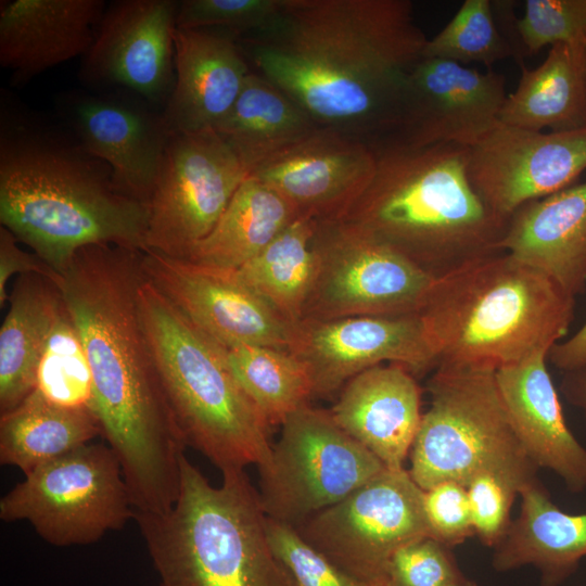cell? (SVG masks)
I'll return each instance as SVG.
<instances>
[{
	"label": "cell",
	"instance_id": "83f0119b",
	"mask_svg": "<svg viewBox=\"0 0 586 586\" xmlns=\"http://www.w3.org/2000/svg\"><path fill=\"white\" fill-rule=\"evenodd\" d=\"M8 303L0 328V415L35 390L40 356L63 296L49 279L27 273L16 277Z\"/></svg>",
	"mask_w": 586,
	"mask_h": 586
},
{
	"label": "cell",
	"instance_id": "4fadbf2b",
	"mask_svg": "<svg viewBox=\"0 0 586 586\" xmlns=\"http://www.w3.org/2000/svg\"><path fill=\"white\" fill-rule=\"evenodd\" d=\"M247 176L215 129L170 135L148 202L146 250L183 258L211 232Z\"/></svg>",
	"mask_w": 586,
	"mask_h": 586
},
{
	"label": "cell",
	"instance_id": "9c48e42d",
	"mask_svg": "<svg viewBox=\"0 0 586 586\" xmlns=\"http://www.w3.org/2000/svg\"><path fill=\"white\" fill-rule=\"evenodd\" d=\"M133 517L119 460L104 444H85L36 468L0 499L2 521H27L58 547L95 543Z\"/></svg>",
	"mask_w": 586,
	"mask_h": 586
},
{
	"label": "cell",
	"instance_id": "2e32d148",
	"mask_svg": "<svg viewBox=\"0 0 586 586\" xmlns=\"http://www.w3.org/2000/svg\"><path fill=\"white\" fill-rule=\"evenodd\" d=\"M585 169L586 127L544 132L498 123L468 148L474 189L506 219L523 205L571 187Z\"/></svg>",
	"mask_w": 586,
	"mask_h": 586
},
{
	"label": "cell",
	"instance_id": "4dcf8cb0",
	"mask_svg": "<svg viewBox=\"0 0 586 586\" xmlns=\"http://www.w3.org/2000/svg\"><path fill=\"white\" fill-rule=\"evenodd\" d=\"M98 435L100 425L91 411L54 405L33 391L0 415V462L27 475Z\"/></svg>",
	"mask_w": 586,
	"mask_h": 586
},
{
	"label": "cell",
	"instance_id": "e0dca14e",
	"mask_svg": "<svg viewBox=\"0 0 586 586\" xmlns=\"http://www.w3.org/2000/svg\"><path fill=\"white\" fill-rule=\"evenodd\" d=\"M176 0L106 4L79 77L94 90L124 89L163 110L175 84Z\"/></svg>",
	"mask_w": 586,
	"mask_h": 586
},
{
	"label": "cell",
	"instance_id": "836d02e7",
	"mask_svg": "<svg viewBox=\"0 0 586 586\" xmlns=\"http://www.w3.org/2000/svg\"><path fill=\"white\" fill-rule=\"evenodd\" d=\"M34 391L54 405L92 412L91 370L64 300L43 346Z\"/></svg>",
	"mask_w": 586,
	"mask_h": 586
},
{
	"label": "cell",
	"instance_id": "ffe728a7",
	"mask_svg": "<svg viewBox=\"0 0 586 586\" xmlns=\"http://www.w3.org/2000/svg\"><path fill=\"white\" fill-rule=\"evenodd\" d=\"M507 94L500 73L422 58L408 78L402 125L392 133L418 145L470 148L499 123Z\"/></svg>",
	"mask_w": 586,
	"mask_h": 586
},
{
	"label": "cell",
	"instance_id": "5b68a950",
	"mask_svg": "<svg viewBox=\"0 0 586 586\" xmlns=\"http://www.w3.org/2000/svg\"><path fill=\"white\" fill-rule=\"evenodd\" d=\"M574 304L544 272L497 252L435 276L418 314L437 366L496 371L549 354L566 335Z\"/></svg>",
	"mask_w": 586,
	"mask_h": 586
},
{
	"label": "cell",
	"instance_id": "484cf974",
	"mask_svg": "<svg viewBox=\"0 0 586 586\" xmlns=\"http://www.w3.org/2000/svg\"><path fill=\"white\" fill-rule=\"evenodd\" d=\"M519 495L520 513L494 548L493 566L506 572L532 565L539 570L543 586H559L586 558V512L561 510L537 481Z\"/></svg>",
	"mask_w": 586,
	"mask_h": 586
},
{
	"label": "cell",
	"instance_id": "f1b7e54d",
	"mask_svg": "<svg viewBox=\"0 0 586 586\" xmlns=\"http://www.w3.org/2000/svg\"><path fill=\"white\" fill-rule=\"evenodd\" d=\"M319 127L286 93L251 69L233 106L215 130L250 175Z\"/></svg>",
	"mask_w": 586,
	"mask_h": 586
},
{
	"label": "cell",
	"instance_id": "9a60e30c",
	"mask_svg": "<svg viewBox=\"0 0 586 586\" xmlns=\"http://www.w3.org/2000/svg\"><path fill=\"white\" fill-rule=\"evenodd\" d=\"M58 115L118 189L148 205L170 137L162 110L124 89L73 90L58 99Z\"/></svg>",
	"mask_w": 586,
	"mask_h": 586
},
{
	"label": "cell",
	"instance_id": "8992f818",
	"mask_svg": "<svg viewBox=\"0 0 586 586\" xmlns=\"http://www.w3.org/2000/svg\"><path fill=\"white\" fill-rule=\"evenodd\" d=\"M158 586H291L272 553L258 491L243 471L212 485L183 454L177 499L135 512Z\"/></svg>",
	"mask_w": 586,
	"mask_h": 586
},
{
	"label": "cell",
	"instance_id": "1f68e13d",
	"mask_svg": "<svg viewBox=\"0 0 586 586\" xmlns=\"http://www.w3.org/2000/svg\"><path fill=\"white\" fill-rule=\"evenodd\" d=\"M317 222L297 217L264 250L234 270L249 289L291 324L301 321L316 275Z\"/></svg>",
	"mask_w": 586,
	"mask_h": 586
},
{
	"label": "cell",
	"instance_id": "277c9868",
	"mask_svg": "<svg viewBox=\"0 0 586 586\" xmlns=\"http://www.w3.org/2000/svg\"><path fill=\"white\" fill-rule=\"evenodd\" d=\"M373 176L335 221L352 224L434 276L504 252L510 219L494 213L468 174V148L418 145L396 133L370 142Z\"/></svg>",
	"mask_w": 586,
	"mask_h": 586
},
{
	"label": "cell",
	"instance_id": "52a82bcc",
	"mask_svg": "<svg viewBox=\"0 0 586 586\" xmlns=\"http://www.w3.org/2000/svg\"><path fill=\"white\" fill-rule=\"evenodd\" d=\"M144 276V275H143ZM141 317L170 408L190 446L220 472L262 470L271 458L269 425L231 373L224 348L144 277Z\"/></svg>",
	"mask_w": 586,
	"mask_h": 586
},
{
	"label": "cell",
	"instance_id": "cb8c5ba5",
	"mask_svg": "<svg viewBox=\"0 0 586 586\" xmlns=\"http://www.w3.org/2000/svg\"><path fill=\"white\" fill-rule=\"evenodd\" d=\"M399 364L353 377L329 410L335 423L388 469H402L420 426L421 388Z\"/></svg>",
	"mask_w": 586,
	"mask_h": 586
},
{
	"label": "cell",
	"instance_id": "ee69618b",
	"mask_svg": "<svg viewBox=\"0 0 586 586\" xmlns=\"http://www.w3.org/2000/svg\"><path fill=\"white\" fill-rule=\"evenodd\" d=\"M561 388L565 398L586 417V369L564 373Z\"/></svg>",
	"mask_w": 586,
	"mask_h": 586
},
{
	"label": "cell",
	"instance_id": "8fae6325",
	"mask_svg": "<svg viewBox=\"0 0 586 586\" xmlns=\"http://www.w3.org/2000/svg\"><path fill=\"white\" fill-rule=\"evenodd\" d=\"M303 320L418 314L435 276L358 227L317 222Z\"/></svg>",
	"mask_w": 586,
	"mask_h": 586
},
{
	"label": "cell",
	"instance_id": "ac0fdd59",
	"mask_svg": "<svg viewBox=\"0 0 586 586\" xmlns=\"http://www.w3.org/2000/svg\"><path fill=\"white\" fill-rule=\"evenodd\" d=\"M289 351L307 367L314 397L333 394L384 361L403 365L412 374L437 366L419 314L303 320L293 326Z\"/></svg>",
	"mask_w": 586,
	"mask_h": 586
},
{
	"label": "cell",
	"instance_id": "ba28073f",
	"mask_svg": "<svg viewBox=\"0 0 586 586\" xmlns=\"http://www.w3.org/2000/svg\"><path fill=\"white\" fill-rule=\"evenodd\" d=\"M428 391L430 406L413 440L408 469L421 489L445 481L466 486L484 470L536 480L538 468L512 429L495 370L437 366Z\"/></svg>",
	"mask_w": 586,
	"mask_h": 586
},
{
	"label": "cell",
	"instance_id": "ab89813d",
	"mask_svg": "<svg viewBox=\"0 0 586 586\" xmlns=\"http://www.w3.org/2000/svg\"><path fill=\"white\" fill-rule=\"evenodd\" d=\"M461 576L448 547L431 536L397 549L385 571L391 586H449Z\"/></svg>",
	"mask_w": 586,
	"mask_h": 586
},
{
	"label": "cell",
	"instance_id": "44dd1931",
	"mask_svg": "<svg viewBox=\"0 0 586 586\" xmlns=\"http://www.w3.org/2000/svg\"><path fill=\"white\" fill-rule=\"evenodd\" d=\"M175 84L162 110L169 135L215 129L238 99L251 67L237 36L176 27Z\"/></svg>",
	"mask_w": 586,
	"mask_h": 586
},
{
	"label": "cell",
	"instance_id": "4316f807",
	"mask_svg": "<svg viewBox=\"0 0 586 586\" xmlns=\"http://www.w3.org/2000/svg\"><path fill=\"white\" fill-rule=\"evenodd\" d=\"M521 65L517 88L508 93L499 123L534 131L586 127V44L551 46L534 69Z\"/></svg>",
	"mask_w": 586,
	"mask_h": 586
},
{
	"label": "cell",
	"instance_id": "6da1fadb",
	"mask_svg": "<svg viewBox=\"0 0 586 586\" xmlns=\"http://www.w3.org/2000/svg\"><path fill=\"white\" fill-rule=\"evenodd\" d=\"M237 41L318 126L371 142L400 127L428 38L409 0H281L265 28Z\"/></svg>",
	"mask_w": 586,
	"mask_h": 586
},
{
	"label": "cell",
	"instance_id": "8d00e7d4",
	"mask_svg": "<svg viewBox=\"0 0 586 586\" xmlns=\"http://www.w3.org/2000/svg\"><path fill=\"white\" fill-rule=\"evenodd\" d=\"M266 533L291 586H365L313 547L296 527L266 517Z\"/></svg>",
	"mask_w": 586,
	"mask_h": 586
},
{
	"label": "cell",
	"instance_id": "7a4b0ae2",
	"mask_svg": "<svg viewBox=\"0 0 586 586\" xmlns=\"http://www.w3.org/2000/svg\"><path fill=\"white\" fill-rule=\"evenodd\" d=\"M141 253L84 247L58 286L91 370L92 413L119 460L135 512L162 513L177 499L187 445L141 317Z\"/></svg>",
	"mask_w": 586,
	"mask_h": 586
},
{
	"label": "cell",
	"instance_id": "603a6c76",
	"mask_svg": "<svg viewBox=\"0 0 586 586\" xmlns=\"http://www.w3.org/2000/svg\"><path fill=\"white\" fill-rule=\"evenodd\" d=\"M548 354L495 371L512 429L537 468L557 474L572 493L586 488V448L569 429L548 372Z\"/></svg>",
	"mask_w": 586,
	"mask_h": 586
},
{
	"label": "cell",
	"instance_id": "3957f363",
	"mask_svg": "<svg viewBox=\"0 0 586 586\" xmlns=\"http://www.w3.org/2000/svg\"><path fill=\"white\" fill-rule=\"evenodd\" d=\"M148 205L118 189L112 168L59 120L2 92L0 222L61 275L81 249L145 251Z\"/></svg>",
	"mask_w": 586,
	"mask_h": 586
},
{
	"label": "cell",
	"instance_id": "7402d4cb",
	"mask_svg": "<svg viewBox=\"0 0 586 586\" xmlns=\"http://www.w3.org/2000/svg\"><path fill=\"white\" fill-rule=\"evenodd\" d=\"M103 0H5L0 4V65L13 85L77 56L92 46Z\"/></svg>",
	"mask_w": 586,
	"mask_h": 586
},
{
	"label": "cell",
	"instance_id": "d6a6232c",
	"mask_svg": "<svg viewBox=\"0 0 586 586\" xmlns=\"http://www.w3.org/2000/svg\"><path fill=\"white\" fill-rule=\"evenodd\" d=\"M224 353L238 384L269 426L281 425L314 397L307 367L290 351L242 345Z\"/></svg>",
	"mask_w": 586,
	"mask_h": 586
},
{
	"label": "cell",
	"instance_id": "60d3db41",
	"mask_svg": "<svg viewBox=\"0 0 586 586\" xmlns=\"http://www.w3.org/2000/svg\"><path fill=\"white\" fill-rule=\"evenodd\" d=\"M423 508L431 536L450 547L474 535L467 487L445 481L423 493Z\"/></svg>",
	"mask_w": 586,
	"mask_h": 586
},
{
	"label": "cell",
	"instance_id": "b9f144b4",
	"mask_svg": "<svg viewBox=\"0 0 586 586\" xmlns=\"http://www.w3.org/2000/svg\"><path fill=\"white\" fill-rule=\"evenodd\" d=\"M37 273L56 285L61 275L52 269L36 253L20 247L18 240L4 227H0V307L8 303L7 285L11 277L17 275Z\"/></svg>",
	"mask_w": 586,
	"mask_h": 586
},
{
	"label": "cell",
	"instance_id": "74e56055",
	"mask_svg": "<svg viewBox=\"0 0 586 586\" xmlns=\"http://www.w3.org/2000/svg\"><path fill=\"white\" fill-rule=\"evenodd\" d=\"M514 26L531 54L546 46L586 42V0H526Z\"/></svg>",
	"mask_w": 586,
	"mask_h": 586
},
{
	"label": "cell",
	"instance_id": "d4e9b609",
	"mask_svg": "<svg viewBox=\"0 0 586 586\" xmlns=\"http://www.w3.org/2000/svg\"><path fill=\"white\" fill-rule=\"evenodd\" d=\"M575 297L586 288V181L520 207L500 243Z\"/></svg>",
	"mask_w": 586,
	"mask_h": 586
},
{
	"label": "cell",
	"instance_id": "d590c367",
	"mask_svg": "<svg viewBox=\"0 0 586 586\" xmlns=\"http://www.w3.org/2000/svg\"><path fill=\"white\" fill-rule=\"evenodd\" d=\"M536 480L502 470H484L466 485L474 535L495 548L506 536L510 510L521 488Z\"/></svg>",
	"mask_w": 586,
	"mask_h": 586
},
{
	"label": "cell",
	"instance_id": "bcb514c9",
	"mask_svg": "<svg viewBox=\"0 0 586 586\" xmlns=\"http://www.w3.org/2000/svg\"><path fill=\"white\" fill-rule=\"evenodd\" d=\"M365 586H391V585L386 582V579H383V581H377L373 583L365 584Z\"/></svg>",
	"mask_w": 586,
	"mask_h": 586
},
{
	"label": "cell",
	"instance_id": "f6af8a7d",
	"mask_svg": "<svg viewBox=\"0 0 586 586\" xmlns=\"http://www.w3.org/2000/svg\"><path fill=\"white\" fill-rule=\"evenodd\" d=\"M449 586H474V585L470 583L469 581H467L466 578H463V576H461L459 579H457Z\"/></svg>",
	"mask_w": 586,
	"mask_h": 586
},
{
	"label": "cell",
	"instance_id": "f35d334b",
	"mask_svg": "<svg viewBox=\"0 0 586 586\" xmlns=\"http://www.w3.org/2000/svg\"><path fill=\"white\" fill-rule=\"evenodd\" d=\"M281 0H182L177 27L218 28L237 38L265 28L275 17Z\"/></svg>",
	"mask_w": 586,
	"mask_h": 586
},
{
	"label": "cell",
	"instance_id": "f546056e",
	"mask_svg": "<svg viewBox=\"0 0 586 586\" xmlns=\"http://www.w3.org/2000/svg\"><path fill=\"white\" fill-rule=\"evenodd\" d=\"M295 218L291 206L276 191L247 177L211 232L196 242L183 259L237 270Z\"/></svg>",
	"mask_w": 586,
	"mask_h": 586
},
{
	"label": "cell",
	"instance_id": "7dc6e473",
	"mask_svg": "<svg viewBox=\"0 0 586 586\" xmlns=\"http://www.w3.org/2000/svg\"><path fill=\"white\" fill-rule=\"evenodd\" d=\"M585 44H586V42H585Z\"/></svg>",
	"mask_w": 586,
	"mask_h": 586
},
{
	"label": "cell",
	"instance_id": "7bdbcfd3",
	"mask_svg": "<svg viewBox=\"0 0 586 586\" xmlns=\"http://www.w3.org/2000/svg\"><path fill=\"white\" fill-rule=\"evenodd\" d=\"M548 359L564 373L586 369V321L571 337L553 345Z\"/></svg>",
	"mask_w": 586,
	"mask_h": 586
},
{
	"label": "cell",
	"instance_id": "d6986e66",
	"mask_svg": "<svg viewBox=\"0 0 586 586\" xmlns=\"http://www.w3.org/2000/svg\"><path fill=\"white\" fill-rule=\"evenodd\" d=\"M370 142L319 127L272 155L249 175L276 191L297 217L337 220L370 182Z\"/></svg>",
	"mask_w": 586,
	"mask_h": 586
},
{
	"label": "cell",
	"instance_id": "7c38bea8",
	"mask_svg": "<svg viewBox=\"0 0 586 586\" xmlns=\"http://www.w3.org/2000/svg\"><path fill=\"white\" fill-rule=\"evenodd\" d=\"M423 493L407 469L386 468L297 530L313 547L357 581H383L397 549L431 536Z\"/></svg>",
	"mask_w": 586,
	"mask_h": 586
},
{
	"label": "cell",
	"instance_id": "30bf717a",
	"mask_svg": "<svg viewBox=\"0 0 586 586\" xmlns=\"http://www.w3.org/2000/svg\"><path fill=\"white\" fill-rule=\"evenodd\" d=\"M386 467L309 404L281 424L269 464L259 470L265 515L294 527L382 473Z\"/></svg>",
	"mask_w": 586,
	"mask_h": 586
},
{
	"label": "cell",
	"instance_id": "5bb4252c",
	"mask_svg": "<svg viewBox=\"0 0 586 586\" xmlns=\"http://www.w3.org/2000/svg\"><path fill=\"white\" fill-rule=\"evenodd\" d=\"M144 278L193 326L224 348L242 345L289 351L293 324L237 277L146 250Z\"/></svg>",
	"mask_w": 586,
	"mask_h": 586
},
{
	"label": "cell",
	"instance_id": "e575fe53",
	"mask_svg": "<svg viewBox=\"0 0 586 586\" xmlns=\"http://www.w3.org/2000/svg\"><path fill=\"white\" fill-rule=\"evenodd\" d=\"M423 58L467 65L519 58L513 44L498 29L489 0H464L453 18L428 39Z\"/></svg>",
	"mask_w": 586,
	"mask_h": 586
}]
</instances>
